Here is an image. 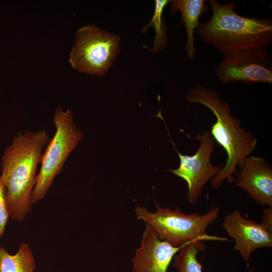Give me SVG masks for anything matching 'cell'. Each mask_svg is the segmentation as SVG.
<instances>
[{"label": "cell", "mask_w": 272, "mask_h": 272, "mask_svg": "<svg viewBox=\"0 0 272 272\" xmlns=\"http://www.w3.org/2000/svg\"><path fill=\"white\" fill-rule=\"evenodd\" d=\"M52 122L55 132L41 156L40 171L31 194L32 205L45 197L54 178L60 174L68 157L83 136L74 123L73 115L69 109L64 111L58 106Z\"/></svg>", "instance_id": "cell-5"}, {"label": "cell", "mask_w": 272, "mask_h": 272, "mask_svg": "<svg viewBox=\"0 0 272 272\" xmlns=\"http://www.w3.org/2000/svg\"><path fill=\"white\" fill-rule=\"evenodd\" d=\"M194 139L198 140L200 144L196 153L191 156L180 153L174 143L170 140L178 155L180 164L176 169L167 170L186 181L188 186L187 199L192 205L198 201L204 185L218 175L222 168L211 163V157L215 142L210 132L204 131Z\"/></svg>", "instance_id": "cell-8"}, {"label": "cell", "mask_w": 272, "mask_h": 272, "mask_svg": "<svg viewBox=\"0 0 272 272\" xmlns=\"http://www.w3.org/2000/svg\"><path fill=\"white\" fill-rule=\"evenodd\" d=\"M36 263L29 244L22 242L17 252L10 254L0 246V272H34Z\"/></svg>", "instance_id": "cell-13"}, {"label": "cell", "mask_w": 272, "mask_h": 272, "mask_svg": "<svg viewBox=\"0 0 272 272\" xmlns=\"http://www.w3.org/2000/svg\"><path fill=\"white\" fill-rule=\"evenodd\" d=\"M236 184L255 202L272 207V168L263 158L249 156L238 166Z\"/></svg>", "instance_id": "cell-10"}, {"label": "cell", "mask_w": 272, "mask_h": 272, "mask_svg": "<svg viewBox=\"0 0 272 272\" xmlns=\"http://www.w3.org/2000/svg\"><path fill=\"white\" fill-rule=\"evenodd\" d=\"M10 217L6 189L0 179V239L5 234L6 227Z\"/></svg>", "instance_id": "cell-16"}, {"label": "cell", "mask_w": 272, "mask_h": 272, "mask_svg": "<svg viewBox=\"0 0 272 272\" xmlns=\"http://www.w3.org/2000/svg\"><path fill=\"white\" fill-rule=\"evenodd\" d=\"M181 246L174 247L161 240L155 230L146 224L141 245L132 258L131 272H167L172 258Z\"/></svg>", "instance_id": "cell-11"}, {"label": "cell", "mask_w": 272, "mask_h": 272, "mask_svg": "<svg viewBox=\"0 0 272 272\" xmlns=\"http://www.w3.org/2000/svg\"><path fill=\"white\" fill-rule=\"evenodd\" d=\"M120 52L118 35L89 24L76 31L69 61L79 72L103 76L116 61Z\"/></svg>", "instance_id": "cell-6"}, {"label": "cell", "mask_w": 272, "mask_h": 272, "mask_svg": "<svg viewBox=\"0 0 272 272\" xmlns=\"http://www.w3.org/2000/svg\"><path fill=\"white\" fill-rule=\"evenodd\" d=\"M170 2L169 0H156L154 15L151 21L142 28L144 33L151 27L155 28L156 35L153 46L151 49L153 52L162 51L168 45L167 29L163 18V12L166 5Z\"/></svg>", "instance_id": "cell-15"}, {"label": "cell", "mask_w": 272, "mask_h": 272, "mask_svg": "<svg viewBox=\"0 0 272 272\" xmlns=\"http://www.w3.org/2000/svg\"><path fill=\"white\" fill-rule=\"evenodd\" d=\"M50 139L47 131L19 132L2 157L0 179L6 189L10 217L23 221L32 210L31 194L42 150Z\"/></svg>", "instance_id": "cell-1"}, {"label": "cell", "mask_w": 272, "mask_h": 272, "mask_svg": "<svg viewBox=\"0 0 272 272\" xmlns=\"http://www.w3.org/2000/svg\"><path fill=\"white\" fill-rule=\"evenodd\" d=\"M208 2L211 6L212 17L208 22H200L196 32L222 55L253 48H268L272 43L271 18L241 16L235 11L234 3Z\"/></svg>", "instance_id": "cell-3"}, {"label": "cell", "mask_w": 272, "mask_h": 272, "mask_svg": "<svg viewBox=\"0 0 272 272\" xmlns=\"http://www.w3.org/2000/svg\"><path fill=\"white\" fill-rule=\"evenodd\" d=\"M186 100L202 105L214 114L216 120L210 133L226 151V162L219 173L210 180L213 189L218 190L225 180L235 182L236 168L255 149L257 139L241 126L239 120L231 113L229 103L222 100L219 93L210 88L196 85L188 92Z\"/></svg>", "instance_id": "cell-2"}, {"label": "cell", "mask_w": 272, "mask_h": 272, "mask_svg": "<svg viewBox=\"0 0 272 272\" xmlns=\"http://www.w3.org/2000/svg\"><path fill=\"white\" fill-rule=\"evenodd\" d=\"M205 249V244L201 240L183 245L174 256L173 266L177 272H202V265L197 259V255Z\"/></svg>", "instance_id": "cell-14"}, {"label": "cell", "mask_w": 272, "mask_h": 272, "mask_svg": "<svg viewBox=\"0 0 272 272\" xmlns=\"http://www.w3.org/2000/svg\"><path fill=\"white\" fill-rule=\"evenodd\" d=\"M207 2L205 0H173L170 2V15L179 12L181 18L179 25L183 23L186 29L187 39L185 51L189 59L195 57L194 31L200 23V16L209 12V9L206 5Z\"/></svg>", "instance_id": "cell-12"}, {"label": "cell", "mask_w": 272, "mask_h": 272, "mask_svg": "<svg viewBox=\"0 0 272 272\" xmlns=\"http://www.w3.org/2000/svg\"><path fill=\"white\" fill-rule=\"evenodd\" d=\"M215 71L223 84L272 83V61L266 47L245 49L225 56Z\"/></svg>", "instance_id": "cell-7"}, {"label": "cell", "mask_w": 272, "mask_h": 272, "mask_svg": "<svg viewBox=\"0 0 272 272\" xmlns=\"http://www.w3.org/2000/svg\"><path fill=\"white\" fill-rule=\"evenodd\" d=\"M155 204L154 213L143 206H136V218L151 226L161 240L174 247L197 240H228L224 237L209 235L206 231L219 217L220 208L218 206H213L207 213L200 215L197 213L185 214L177 207L172 210L162 208L156 201Z\"/></svg>", "instance_id": "cell-4"}, {"label": "cell", "mask_w": 272, "mask_h": 272, "mask_svg": "<svg viewBox=\"0 0 272 272\" xmlns=\"http://www.w3.org/2000/svg\"><path fill=\"white\" fill-rule=\"evenodd\" d=\"M261 224L272 232V207H268L264 209Z\"/></svg>", "instance_id": "cell-17"}, {"label": "cell", "mask_w": 272, "mask_h": 272, "mask_svg": "<svg viewBox=\"0 0 272 272\" xmlns=\"http://www.w3.org/2000/svg\"><path fill=\"white\" fill-rule=\"evenodd\" d=\"M222 227L234 239V249L246 262L256 249L272 247V232L261 223L245 218L237 209L224 217Z\"/></svg>", "instance_id": "cell-9"}]
</instances>
